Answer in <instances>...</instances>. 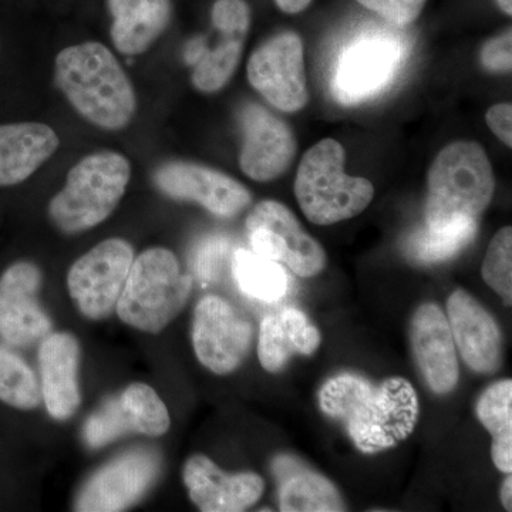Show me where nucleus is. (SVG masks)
Wrapping results in <instances>:
<instances>
[{
  "mask_svg": "<svg viewBox=\"0 0 512 512\" xmlns=\"http://www.w3.org/2000/svg\"><path fill=\"white\" fill-rule=\"evenodd\" d=\"M318 400L322 413L342 424L365 454L396 447L419 421V394L403 377L373 383L356 373H338L320 387Z\"/></svg>",
  "mask_w": 512,
  "mask_h": 512,
  "instance_id": "obj_1",
  "label": "nucleus"
},
{
  "mask_svg": "<svg viewBox=\"0 0 512 512\" xmlns=\"http://www.w3.org/2000/svg\"><path fill=\"white\" fill-rule=\"evenodd\" d=\"M55 83L79 116L101 130H123L136 114L131 80L109 47L99 42L63 49L55 60Z\"/></svg>",
  "mask_w": 512,
  "mask_h": 512,
  "instance_id": "obj_2",
  "label": "nucleus"
},
{
  "mask_svg": "<svg viewBox=\"0 0 512 512\" xmlns=\"http://www.w3.org/2000/svg\"><path fill=\"white\" fill-rule=\"evenodd\" d=\"M495 178L490 158L476 141L448 144L427 174L424 222L441 231L460 222H478L493 201Z\"/></svg>",
  "mask_w": 512,
  "mask_h": 512,
  "instance_id": "obj_3",
  "label": "nucleus"
},
{
  "mask_svg": "<svg viewBox=\"0 0 512 512\" xmlns=\"http://www.w3.org/2000/svg\"><path fill=\"white\" fill-rule=\"evenodd\" d=\"M345 161V148L333 138H323L302 157L293 190L303 214L313 224L326 227L350 220L373 201V184L346 174Z\"/></svg>",
  "mask_w": 512,
  "mask_h": 512,
  "instance_id": "obj_4",
  "label": "nucleus"
},
{
  "mask_svg": "<svg viewBox=\"0 0 512 512\" xmlns=\"http://www.w3.org/2000/svg\"><path fill=\"white\" fill-rule=\"evenodd\" d=\"M130 178L131 164L123 154H89L69 171L63 190L50 201V220L69 235L97 227L119 207Z\"/></svg>",
  "mask_w": 512,
  "mask_h": 512,
  "instance_id": "obj_5",
  "label": "nucleus"
},
{
  "mask_svg": "<svg viewBox=\"0 0 512 512\" xmlns=\"http://www.w3.org/2000/svg\"><path fill=\"white\" fill-rule=\"evenodd\" d=\"M192 291L174 252L150 248L134 258L117 302L119 318L141 332H163L185 308Z\"/></svg>",
  "mask_w": 512,
  "mask_h": 512,
  "instance_id": "obj_6",
  "label": "nucleus"
},
{
  "mask_svg": "<svg viewBox=\"0 0 512 512\" xmlns=\"http://www.w3.org/2000/svg\"><path fill=\"white\" fill-rule=\"evenodd\" d=\"M245 227L255 254L288 266L293 274L313 278L325 269V249L281 202H258L249 212Z\"/></svg>",
  "mask_w": 512,
  "mask_h": 512,
  "instance_id": "obj_7",
  "label": "nucleus"
},
{
  "mask_svg": "<svg viewBox=\"0 0 512 512\" xmlns=\"http://www.w3.org/2000/svg\"><path fill=\"white\" fill-rule=\"evenodd\" d=\"M134 249L130 242L110 238L80 256L67 274V288L87 319L109 318L123 291Z\"/></svg>",
  "mask_w": 512,
  "mask_h": 512,
  "instance_id": "obj_8",
  "label": "nucleus"
},
{
  "mask_svg": "<svg viewBox=\"0 0 512 512\" xmlns=\"http://www.w3.org/2000/svg\"><path fill=\"white\" fill-rule=\"evenodd\" d=\"M247 74L256 92L284 113H296L308 104L305 49L298 33H278L256 47Z\"/></svg>",
  "mask_w": 512,
  "mask_h": 512,
  "instance_id": "obj_9",
  "label": "nucleus"
},
{
  "mask_svg": "<svg viewBox=\"0 0 512 512\" xmlns=\"http://www.w3.org/2000/svg\"><path fill=\"white\" fill-rule=\"evenodd\" d=\"M254 328L245 316L217 295H207L195 306L192 346L202 366L215 375H229L251 352Z\"/></svg>",
  "mask_w": 512,
  "mask_h": 512,
  "instance_id": "obj_10",
  "label": "nucleus"
},
{
  "mask_svg": "<svg viewBox=\"0 0 512 512\" xmlns=\"http://www.w3.org/2000/svg\"><path fill=\"white\" fill-rule=\"evenodd\" d=\"M170 426V413L156 390L146 383H133L90 416L83 437L87 446L97 450L128 433L161 437Z\"/></svg>",
  "mask_w": 512,
  "mask_h": 512,
  "instance_id": "obj_11",
  "label": "nucleus"
},
{
  "mask_svg": "<svg viewBox=\"0 0 512 512\" xmlns=\"http://www.w3.org/2000/svg\"><path fill=\"white\" fill-rule=\"evenodd\" d=\"M154 185L167 197L192 201L220 218H234L247 210L252 195L235 178L205 165L173 161L158 167Z\"/></svg>",
  "mask_w": 512,
  "mask_h": 512,
  "instance_id": "obj_12",
  "label": "nucleus"
},
{
  "mask_svg": "<svg viewBox=\"0 0 512 512\" xmlns=\"http://www.w3.org/2000/svg\"><path fill=\"white\" fill-rule=\"evenodd\" d=\"M161 470L157 453L137 450L117 457L96 474L80 491L74 510L111 512L128 510L150 490Z\"/></svg>",
  "mask_w": 512,
  "mask_h": 512,
  "instance_id": "obj_13",
  "label": "nucleus"
},
{
  "mask_svg": "<svg viewBox=\"0 0 512 512\" xmlns=\"http://www.w3.org/2000/svg\"><path fill=\"white\" fill-rule=\"evenodd\" d=\"M239 123L244 134L239 153L242 173L258 183L284 175L298 153L295 134L286 121L261 104L249 103L242 107Z\"/></svg>",
  "mask_w": 512,
  "mask_h": 512,
  "instance_id": "obj_14",
  "label": "nucleus"
},
{
  "mask_svg": "<svg viewBox=\"0 0 512 512\" xmlns=\"http://www.w3.org/2000/svg\"><path fill=\"white\" fill-rule=\"evenodd\" d=\"M43 275L28 261L10 265L0 276V338L25 348L52 333V320L39 302Z\"/></svg>",
  "mask_w": 512,
  "mask_h": 512,
  "instance_id": "obj_15",
  "label": "nucleus"
},
{
  "mask_svg": "<svg viewBox=\"0 0 512 512\" xmlns=\"http://www.w3.org/2000/svg\"><path fill=\"white\" fill-rule=\"evenodd\" d=\"M402 47L390 37L372 36L345 50L336 66L332 89L339 103H362L392 82L402 62Z\"/></svg>",
  "mask_w": 512,
  "mask_h": 512,
  "instance_id": "obj_16",
  "label": "nucleus"
},
{
  "mask_svg": "<svg viewBox=\"0 0 512 512\" xmlns=\"http://www.w3.org/2000/svg\"><path fill=\"white\" fill-rule=\"evenodd\" d=\"M447 320L454 345L473 372H497L503 363V335L497 320L464 289L451 293Z\"/></svg>",
  "mask_w": 512,
  "mask_h": 512,
  "instance_id": "obj_17",
  "label": "nucleus"
},
{
  "mask_svg": "<svg viewBox=\"0 0 512 512\" xmlns=\"http://www.w3.org/2000/svg\"><path fill=\"white\" fill-rule=\"evenodd\" d=\"M410 340L427 386L436 394L453 392L460 379L457 349L446 313L436 303H423L414 312Z\"/></svg>",
  "mask_w": 512,
  "mask_h": 512,
  "instance_id": "obj_18",
  "label": "nucleus"
},
{
  "mask_svg": "<svg viewBox=\"0 0 512 512\" xmlns=\"http://www.w3.org/2000/svg\"><path fill=\"white\" fill-rule=\"evenodd\" d=\"M183 478L192 503L204 512H241L261 500L264 478L258 474H227L211 458L195 454L185 463Z\"/></svg>",
  "mask_w": 512,
  "mask_h": 512,
  "instance_id": "obj_19",
  "label": "nucleus"
},
{
  "mask_svg": "<svg viewBox=\"0 0 512 512\" xmlns=\"http://www.w3.org/2000/svg\"><path fill=\"white\" fill-rule=\"evenodd\" d=\"M80 345L72 333H49L39 348L40 389L47 413L67 420L82 403L79 386Z\"/></svg>",
  "mask_w": 512,
  "mask_h": 512,
  "instance_id": "obj_20",
  "label": "nucleus"
},
{
  "mask_svg": "<svg viewBox=\"0 0 512 512\" xmlns=\"http://www.w3.org/2000/svg\"><path fill=\"white\" fill-rule=\"evenodd\" d=\"M278 485L279 510L284 512H340L345 501L336 485L301 458L278 454L271 463Z\"/></svg>",
  "mask_w": 512,
  "mask_h": 512,
  "instance_id": "obj_21",
  "label": "nucleus"
},
{
  "mask_svg": "<svg viewBox=\"0 0 512 512\" xmlns=\"http://www.w3.org/2000/svg\"><path fill=\"white\" fill-rule=\"evenodd\" d=\"M322 343L319 329L298 308L265 316L259 326L258 359L266 372L279 373L295 355L312 356Z\"/></svg>",
  "mask_w": 512,
  "mask_h": 512,
  "instance_id": "obj_22",
  "label": "nucleus"
},
{
  "mask_svg": "<svg viewBox=\"0 0 512 512\" xmlns=\"http://www.w3.org/2000/svg\"><path fill=\"white\" fill-rule=\"evenodd\" d=\"M60 146L52 127L42 123L0 126V187L28 180Z\"/></svg>",
  "mask_w": 512,
  "mask_h": 512,
  "instance_id": "obj_23",
  "label": "nucleus"
},
{
  "mask_svg": "<svg viewBox=\"0 0 512 512\" xmlns=\"http://www.w3.org/2000/svg\"><path fill=\"white\" fill-rule=\"evenodd\" d=\"M113 45L126 56L147 52L171 19L170 0H107Z\"/></svg>",
  "mask_w": 512,
  "mask_h": 512,
  "instance_id": "obj_24",
  "label": "nucleus"
},
{
  "mask_svg": "<svg viewBox=\"0 0 512 512\" xmlns=\"http://www.w3.org/2000/svg\"><path fill=\"white\" fill-rule=\"evenodd\" d=\"M478 420L493 437L491 456L494 466L505 474L512 471V382L491 384L478 399Z\"/></svg>",
  "mask_w": 512,
  "mask_h": 512,
  "instance_id": "obj_25",
  "label": "nucleus"
},
{
  "mask_svg": "<svg viewBox=\"0 0 512 512\" xmlns=\"http://www.w3.org/2000/svg\"><path fill=\"white\" fill-rule=\"evenodd\" d=\"M232 274L242 293L255 301L276 302L288 292L289 278L284 266L248 249L235 252Z\"/></svg>",
  "mask_w": 512,
  "mask_h": 512,
  "instance_id": "obj_26",
  "label": "nucleus"
},
{
  "mask_svg": "<svg viewBox=\"0 0 512 512\" xmlns=\"http://www.w3.org/2000/svg\"><path fill=\"white\" fill-rule=\"evenodd\" d=\"M221 42L212 49L197 50L192 84L201 93H215L227 86L237 72L247 37L220 33Z\"/></svg>",
  "mask_w": 512,
  "mask_h": 512,
  "instance_id": "obj_27",
  "label": "nucleus"
},
{
  "mask_svg": "<svg viewBox=\"0 0 512 512\" xmlns=\"http://www.w3.org/2000/svg\"><path fill=\"white\" fill-rule=\"evenodd\" d=\"M478 222H460L441 231L417 229L406 241V254L419 264L453 258L476 238Z\"/></svg>",
  "mask_w": 512,
  "mask_h": 512,
  "instance_id": "obj_28",
  "label": "nucleus"
},
{
  "mask_svg": "<svg viewBox=\"0 0 512 512\" xmlns=\"http://www.w3.org/2000/svg\"><path fill=\"white\" fill-rule=\"evenodd\" d=\"M0 402L19 410H33L42 403V389L32 367L3 345H0Z\"/></svg>",
  "mask_w": 512,
  "mask_h": 512,
  "instance_id": "obj_29",
  "label": "nucleus"
},
{
  "mask_svg": "<svg viewBox=\"0 0 512 512\" xmlns=\"http://www.w3.org/2000/svg\"><path fill=\"white\" fill-rule=\"evenodd\" d=\"M481 274L485 284L503 298L505 305L512 302V229L501 228L491 239L485 254Z\"/></svg>",
  "mask_w": 512,
  "mask_h": 512,
  "instance_id": "obj_30",
  "label": "nucleus"
},
{
  "mask_svg": "<svg viewBox=\"0 0 512 512\" xmlns=\"http://www.w3.org/2000/svg\"><path fill=\"white\" fill-rule=\"evenodd\" d=\"M211 20L220 33L247 37L251 9L245 0H217L212 6Z\"/></svg>",
  "mask_w": 512,
  "mask_h": 512,
  "instance_id": "obj_31",
  "label": "nucleus"
},
{
  "mask_svg": "<svg viewBox=\"0 0 512 512\" xmlns=\"http://www.w3.org/2000/svg\"><path fill=\"white\" fill-rule=\"evenodd\" d=\"M356 2L363 8L377 13L386 22L404 28L416 22L427 0H356Z\"/></svg>",
  "mask_w": 512,
  "mask_h": 512,
  "instance_id": "obj_32",
  "label": "nucleus"
},
{
  "mask_svg": "<svg viewBox=\"0 0 512 512\" xmlns=\"http://www.w3.org/2000/svg\"><path fill=\"white\" fill-rule=\"evenodd\" d=\"M480 60L487 72L510 73L512 67L511 29L488 40L481 49Z\"/></svg>",
  "mask_w": 512,
  "mask_h": 512,
  "instance_id": "obj_33",
  "label": "nucleus"
},
{
  "mask_svg": "<svg viewBox=\"0 0 512 512\" xmlns=\"http://www.w3.org/2000/svg\"><path fill=\"white\" fill-rule=\"evenodd\" d=\"M487 126L494 136L500 138L508 148L512 147V106L511 103L495 104L485 114Z\"/></svg>",
  "mask_w": 512,
  "mask_h": 512,
  "instance_id": "obj_34",
  "label": "nucleus"
},
{
  "mask_svg": "<svg viewBox=\"0 0 512 512\" xmlns=\"http://www.w3.org/2000/svg\"><path fill=\"white\" fill-rule=\"evenodd\" d=\"M275 2L276 6H278L282 12L289 13V15H296V13H301L308 8L312 0H275Z\"/></svg>",
  "mask_w": 512,
  "mask_h": 512,
  "instance_id": "obj_35",
  "label": "nucleus"
},
{
  "mask_svg": "<svg viewBox=\"0 0 512 512\" xmlns=\"http://www.w3.org/2000/svg\"><path fill=\"white\" fill-rule=\"evenodd\" d=\"M501 503H503L505 510H512V477L511 473L505 478L503 487H501Z\"/></svg>",
  "mask_w": 512,
  "mask_h": 512,
  "instance_id": "obj_36",
  "label": "nucleus"
},
{
  "mask_svg": "<svg viewBox=\"0 0 512 512\" xmlns=\"http://www.w3.org/2000/svg\"><path fill=\"white\" fill-rule=\"evenodd\" d=\"M497 2L498 8L503 10L505 15H512V0H495Z\"/></svg>",
  "mask_w": 512,
  "mask_h": 512,
  "instance_id": "obj_37",
  "label": "nucleus"
}]
</instances>
